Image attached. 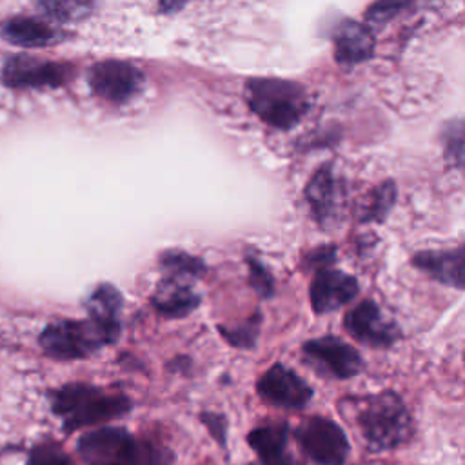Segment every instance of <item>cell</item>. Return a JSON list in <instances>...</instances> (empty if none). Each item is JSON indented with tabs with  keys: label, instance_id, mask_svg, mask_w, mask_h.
Listing matches in <instances>:
<instances>
[{
	"label": "cell",
	"instance_id": "obj_23",
	"mask_svg": "<svg viewBox=\"0 0 465 465\" xmlns=\"http://www.w3.org/2000/svg\"><path fill=\"white\" fill-rule=\"evenodd\" d=\"M411 0H380L367 11V20L374 25L387 24L394 16H398L401 11L407 9Z\"/></svg>",
	"mask_w": 465,
	"mask_h": 465
},
{
	"label": "cell",
	"instance_id": "obj_3",
	"mask_svg": "<svg viewBox=\"0 0 465 465\" xmlns=\"http://www.w3.org/2000/svg\"><path fill=\"white\" fill-rule=\"evenodd\" d=\"M111 332L96 325L93 320H60L47 325L40 334L44 352L54 360L69 361L85 358L98 349L114 343Z\"/></svg>",
	"mask_w": 465,
	"mask_h": 465
},
{
	"label": "cell",
	"instance_id": "obj_17",
	"mask_svg": "<svg viewBox=\"0 0 465 465\" xmlns=\"http://www.w3.org/2000/svg\"><path fill=\"white\" fill-rule=\"evenodd\" d=\"M2 35L11 44L22 47H44L60 40V33L53 25L35 18L7 20L2 27Z\"/></svg>",
	"mask_w": 465,
	"mask_h": 465
},
{
	"label": "cell",
	"instance_id": "obj_12",
	"mask_svg": "<svg viewBox=\"0 0 465 465\" xmlns=\"http://www.w3.org/2000/svg\"><path fill=\"white\" fill-rule=\"evenodd\" d=\"M247 443L262 465H302L289 450L287 423H267L247 434Z\"/></svg>",
	"mask_w": 465,
	"mask_h": 465
},
{
	"label": "cell",
	"instance_id": "obj_14",
	"mask_svg": "<svg viewBox=\"0 0 465 465\" xmlns=\"http://www.w3.org/2000/svg\"><path fill=\"white\" fill-rule=\"evenodd\" d=\"M198 303L200 296L194 292V289L178 282V278L163 280L153 296L154 309L167 318L187 316L198 307Z\"/></svg>",
	"mask_w": 465,
	"mask_h": 465
},
{
	"label": "cell",
	"instance_id": "obj_6",
	"mask_svg": "<svg viewBox=\"0 0 465 465\" xmlns=\"http://www.w3.org/2000/svg\"><path fill=\"white\" fill-rule=\"evenodd\" d=\"M302 352L307 365L316 372L336 380L352 378L363 367L361 354L352 345L332 334L305 341L302 345Z\"/></svg>",
	"mask_w": 465,
	"mask_h": 465
},
{
	"label": "cell",
	"instance_id": "obj_22",
	"mask_svg": "<svg viewBox=\"0 0 465 465\" xmlns=\"http://www.w3.org/2000/svg\"><path fill=\"white\" fill-rule=\"evenodd\" d=\"M27 465H73L69 454L56 441H42L33 447Z\"/></svg>",
	"mask_w": 465,
	"mask_h": 465
},
{
	"label": "cell",
	"instance_id": "obj_16",
	"mask_svg": "<svg viewBox=\"0 0 465 465\" xmlns=\"http://www.w3.org/2000/svg\"><path fill=\"white\" fill-rule=\"evenodd\" d=\"M414 263L429 272L434 280L463 289V251L461 247L443 252H421L414 258Z\"/></svg>",
	"mask_w": 465,
	"mask_h": 465
},
{
	"label": "cell",
	"instance_id": "obj_21",
	"mask_svg": "<svg viewBox=\"0 0 465 465\" xmlns=\"http://www.w3.org/2000/svg\"><path fill=\"white\" fill-rule=\"evenodd\" d=\"M218 331L231 345L240 347V349H251V347H254L258 332H260V314H254L252 318H249L243 323L234 325V327L220 325Z\"/></svg>",
	"mask_w": 465,
	"mask_h": 465
},
{
	"label": "cell",
	"instance_id": "obj_5",
	"mask_svg": "<svg viewBox=\"0 0 465 465\" xmlns=\"http://www.w3.org/2000/svg\"><path fill=\"white\" fill-rule=\"evenodd\" d=\"M294 438L303 454L316 465H343L349 441L338 423L323 416H311L294 429Z\"/></svg>",
	"mask_w": 465,
	"mask_h": 465
},
{
	"label": "cell",
	"instance_id": "obj_24",
	"mask_svg": "<svg viewBox=\"0 0 465 465\" xmlns=\"http://www.w3.org/2000/svg\"><path fill=\"white\" fill-rule=\"evenodd\" d=\"M202 423L209 429L213 438L223 447L225 445V436H227V421L222 414L218 412H202Z\"/></svg>",
	"mask_w": 465,
	"mask_h": 465
},
{
	"label": "cell",
	"instance_id": "obj_4",
	"mask_svg": "<svg viewBox=\"0 0 465 465\" xmlns=\"http://www.w3.org/2000/svg\"><path fill=\"white\" fill-rule=\"evenodd\" d=\"M247 100L263 122L280 129L294 125L305 113L303 89L287 80H251L247 84Z\"/></svg>",
	"mask_w": 465,
	"mask_h": 465
},
{
	"label": "cell",
	"instance_id": "obj_25",
	"mask_svg": "<svg viewBox=\"0 0 465 465\" xmlns=\"http://www.w3.org/2000/svg\"><path fill=\"white\" fill-rule=\"evenodd\" d=\"M251 283L252 287L262 294V296H271L272 294V280L269 278V274L252 263V278H251Z\"/></svg>",
	"mask_w": 465,
	"mask_h": 465
},
{
	"label": "cell",
	"instance_id": "obj_18",
	"mask_svg": "<svg viewBox=\"0 0 465 465\" xmlns=\"http://www.w3.org/2000/svg\"><path fill=\"white\" fill-rule=\"evenodd\" d=\"M336 58L343 64H356L372 51V36L369 29L358 22H343L334 36Z\"/></svg>",
	"mask_w": 465,
	"mask_h": 465
},
{
	"label": "cell",
	"instance_id": "obj_10",
	"mask_svg": "<svg viewBox=\"0 0 465 465\" xmlns=\"http://www.w3.org/2000/svg\"><path fill=\"white\" fill-rule=\"evenodd\" d=\"M143 84V74L124 62H104L89 71L91 89L104 100L120 104L129 100Z\"/></svg>",
	"mask_w": 465,
	"mask_h": 465
},
{
	"label": "cell",
	"instance_id": "obj_15",
	"mask_svg": "<svg viewBox=\"0 0 465 465\" xmlns=\"http://www.w3.org/2000/svg\"><path fill=\"white\" fill-rule=\"evenodd\" d=\"M85 309L89 312V320L96 325L111 332L114 338L120 336V311H122V296L120 292L109 285H98L85 302Z\"/></svg>",
	"mask_w": 465,
	"mask_h": 465
},
{
	"label": "cell",
	"instance_id": "obj_7",
	"mask_svg": "<svg viewBox=\"0 0 465 465\" xmlns=\"http://www.w3.org/2000/svg\"><path fill=\"white\" fill-rule=\"evenodd\" d=\"M136 438L122 427H100L78 440V454L87 465H131Z\"/></svg>",
	"mask_w": 465,
	"mask_h": 465
},
{
	"label": "cell",
	"instance_id": "obj_13",
	"mask_svg": "<svg viewBox=\"0 0 465 465\" xmlns=\"http://www.w3.org/2000/svg\"><path fill=\"white\" fill-rule=\"evenodd\" d=\"M5 84L13 87L27 85H56L64 82L65 69L58 64L38 62L27 56H16L7 62L4 69Z\"/></svg>",
	"mask_w": 465,
	"mask_h": 465
},
{
	"label": "cell",
	"instance_id": "obj_19",
	"mask_svg": "<svg viewBox=\"0 0 465 465\" xmlns=\"http://www.w3.org/2000/svg\"><path fill=\"white\" fill-rule=\"evenodd\" d=\"M40 9L58 22L84 20L93 7V0H36Z\"/></svg>",
	"mask_w": 465,
	"mask_h": 465
},
{
	"label": "cell",
	"instance_id": "obj_1",
	"mask_svg": "<svg viewBox=\"0 0 465 465\" xmlns=\"http://www.w3.org/2000/svg\"><path fill=\"white\" fill-rule=\"evenodd\" d=\"M51 407L64 429L73 432L127 414L131 400L122 392H107L89 383H67L53 392Z\"/></svg>",
	"mask_w": 465,
	"mask_h": 465
},
{
	"label": "cell",
	"instance_id": "obj_2",
	"mask_svg": "<svg viewBox=\"0 0 465 465\" xmlns=\"http://www.w3.org/2000/svg\"><path fill=\"white\" fill-rule=\"evenodd\" d=\"M356 423L372 450H392L412 434V418L407 405L392 391L363 398Z\"/></svg>",
	"mask_w": 465,
	"mask_h": 465
},
{
	"label": "cell",
	"instance_id": "obj_9",
	"mask_svg": "<svg viewBox=\"0 0 465 465\" xmlns=\"http://www.w3.org/2000/svg\"><path fill=\"white\" fill-rule=\"evenodd\" d=\"M347 332L360 343L372 349H387L400 338V329L387 320L372 300H363L345 314Z\"/></svg>",
	"mask_w": 465,
	"mask_h": 465
},
{
	"label": "cell",
	"instance_id": "obj_20",
	"mask_svg": "<svg viewBox=\"0 0 465 465\" xmlns=\"http://www.w3.org/2000/svg\"><path fill=\"white\" fill-rule=\"evenodd\" d=\"M174 454L158 441L153 440H136L131 465H171Z\"/></svg>",
	"mask_w": 465,
	"mask_h": 465
},
{
	"label": "cell",
	"instance_id": "obj_11",
	"mask_svg": "<svg viewBox=\"0 0 465 465\" xmlns=\"http://www.w3.org/2000/svg\"><path fill=\"white\" fill-rule=\"evenodd\" d=\"M358 294V282L354 276L338 271H320L311 283V305L318 314L332 312L349 303Z\"/></svg>",
	"mask_w": 465,
	"mask_h": 465
},
{
	"label": "cell",
	"instance_id": "obj_8",
	"mask_svg": "<svg viewBox=\"0 0 465 465\" xmlns=\"http://www.w3.org/2000/svg\"><path fill=\"white\" fill-rule=\"evenodd\" d=\"M256 391L262 400L283 409H303L311 398V385L283 363L271 365L258 380Z\"/></svg>",
	"mask_w": 465,
	"mask_h": 465
}]
</instances>
